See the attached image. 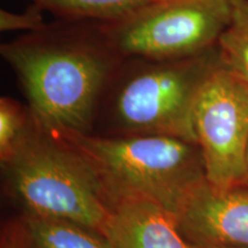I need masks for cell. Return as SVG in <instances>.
Here are the masks:
<instances>
[{
    "label": "cell",
    "instance_id": "obj_1",
    "mask_svg": "<svg viewBox=\"0 0 248 248\" xmlns=\"http://www.w3.org/2000/svg\"><path fill=\"white\" fill-rule=\"evenodd\" d=\"M40 125L58 133H91L104 93L124 59L98 22L57 18L0 46Z\"/></svg>",
    "mask_w": 248,
    "mask_h": 248
},
{
    "label": "cell",
    "instance_id": "obj_2",
    "mask_svg": "<svg viewBox=\"0 0 248 248\" xmlns=\"http://www.w3.org/2000/svg\"><path fill=\"white\" fill-rule=\"evenodd\" d=\"M59 136L92 167L110 206L121 200H147L178 215L206 178L199 146L184 139L163 135Z\"/></svg>",
    "mask_w": 248,
    "mask_h": 248
},
{
    "label": "cell",
    "instance_id": "obj_3",
    "mask_svg": "<svg viewBox=\"0 0 248 248\" xmlns=\"http://www.w3.org/2000/svg\"><path fill=\"white\" fill-rule=\"evenodd\" d=\"M221 64L218 46L175 60L124 59L102 97L114 135H163L197 144L195 101Z\"/></svg>",
    "mask_w": 248,
    "mask_h": 248
},
{
    "label": "cell",
    "instance_id": "obj_4",
    "mask_svg": "<svg viewBox=\"0 0 248 248\" xmlns=\"http://www.w3.org/2000/svg\"><path fill=\"white\" fill-rule=\"evenodd\" d=\"M5 168L26 214L104 233L110 204L97 175L76 148L37 120L29 139Z\"/></svg>",
    "mask_w": 248,
    "mask_h": 248
},
{
    "label": "cell",
    "instance_id": "obj_5",
    "mask_svg": "<svg viewBox=\"0 0 248 248\" xmlns=\"http://www.w3.org/2000/svg\"><path fill=\"white\" fill-rule=\"evenodd\" d=\"M231 17L232 0H177L151 2L117 21L98 23L123 59L175 60L215 48Z\"/></svg>",
    "mask_w": 248,
    "mask_h": 248
},
{
    "label": "cell",
    "instance_id": "obj_6",
    "mask_svg": "<svg viewBox=\"0 0 248 248\" xmlns=\"http://www.w3.org/2000/svg\"><path fill=\"white\" fill-rule=\"evenodd\" d=\"M193 129L206 181L218 188L246 186L248 85L223 62L198 94Z\"/></svg>",
    "mask_w": 248,
    "mask_h": 248
},
{
    "label": "cell",
    "instance_id": "obj_7",
    "mask_svg": "<svg viewBox=\"0 0 248 248\" xmlns=\"http://www.w3.org/2000/svg\"><path fill=\"white\" fill-rule=\"evenodd\" d=\"M181 230L198 248H248V187L218 188L206 178L178 214Z\"/></svg>",
    "mask_w": 248,
    "mask_h": 248
},
{
    "label": "cell",
    "instance_id": "obj_8",
    "mask_svg": "<svg viewBox=\"0 0 248 248\" xmlns=\"http://www.w3.org/2000/svg\"><path fill=\"white\" fill-rule=\"evenodd\" d=\"M102 235L111 248H198L182 232L175 213L147 200L111 204Z\"/></svg>",
    "mask_w": 248,
    "mask_h": 248
},
{
    "label": "cell",
    "instance_id": "obj_9",
    "mask_svg": "<svg viewBox=\"0 0 248 248\" xmlns=\"http://www.w3.org/2000/svg\"><path fill=\"white\" fill-rule=\"evenodd\" d=\"M28 248H111L97 231L76 223L26 214Z\"/></svg>",
    "mask_w": 248,
    "mask_h": 248
},
{
    "label": "cell",
    "instance_id": "obj_10",
    "mask_svg": "<svg viewBox=\"0 0 248 248\" xmlns=\"http://www.w3.org/2000/svg\"><path fill=\"white\" fill-rule=\"evenodd\" d=\"M57 18L113 22L151 4L150 0H32Z\"/></svg>",
    "mask_w": 248,
    "mask_h": 248
},
{
    "label": "cell",
    "instance_id": "obj_11",
    "mask_svg": "<svg viewBox=\"0 0 248 248\" xmlns=\"http://www.w3.org/2000/svg\"><path fill=\"white\" fill-rule=\"evenodd\" d=\"M223 64L248 85V0H232V17L218 40Z\"/></svg>",
    "mask_w": 248,
    "mask_h": 248
},
{
    "label": "cell",
    "instance_id": "obj_12",
    "mask_svg": "<svg viewBox=\"0 0 248 248\" xmlns=\"http://www.w3.org/2000/svg\"><path fill=\"white\" fill-rule=\"evenodd\" d=\"M36 125L30 108L8 97L0 99V161L6 167L29 139Z\"/></svg>",
    "mask_w": 248,
    "mask_h": 248
},
{
    "label": "cell",
    "instance_id": "obj_13",
    "mask_svg": "<svg viewBox=\"0 0 248 248\" xmlns=\"http://www.w3.org/2000/svg\"><path fill=\"white\" fill-rule=\"evenodd\" d=\"M44 13L39 6L33 4L23 13H13V12L1 9L0 11V30L1 31H26L35 32L47 26Z\"/></svg>",
    "mask_w": 248,
    "mask_h": 248
},
{
    "label": "cell",
    "instance_id": "obj_14",
    "mask_svg": "<svg viewBox=\"0 0 248 248\" xmlns=\"http://www.w3.org/2000/svg\"><path fill=\"white\" fill-rule=\"evenodd\" d=\"M0 248H28L26 230H9L4 232L1 239V247Z\"/></svg>",
    "mask_w": 248,
    "mask_h": 248
},
{
    "label": "cell",
    "instance_id": "obj_15",
    "mask_svg": "<svg viewBox=\"0 0 248 248\" xmlns=\"http://www.w3.org/2000/svg\"><path fill=\"white\" fill-rule=\"evenodd\" d=\"M151 2H162V1H177V0H150Z\"/></svg>",
    "mask_w": 248,
    "mask_h": 248
},
{
    "label": "cell",
    "instance_id": "obj_16",
    "mask_svg": "<svg viewBox=\"0 0 248 248\" xmlns=\"http://www.w3.org/2000/svg\"><path fill=\"white\" fill-rule=\"evenodd\" d=\"M246 186L248 187V150H247V179H246Z\"/></svg>",
    "mask_w": 248,
    "mask_h": 248
}]
</instances>
